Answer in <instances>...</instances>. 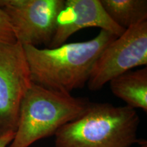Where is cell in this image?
I'll list each match as a JSON object with an SVG mask.
<instances>
[{
	"label": "cell",
	"instance_id": "6da1fadb",
	"mask_svg": "<svg viewBox=\"0 0 147 147\" xmlns=\"http://www.w3.org/2000/svg\"><path fill=\"white\" fill-rule=\"evenodd\" d=\"M117 38L112 33L100 30L93 39L53 49L23 46L32 82L68 94L81 89L87 84L101 53Z\"/></svg>",
	"mask_w": 147,
	"mask_h": 147
},
{
	"label": "cell",
	"instance_id": "7a4b0ae2",
	"mask_svg": "<svg viewBox=\"0 0 147 147\" xmlns=\"http://www.w3.org/2000/svg\"><path fill=\"white\" fill-rule=\"evenodd\" d=\"M140 117L127 106L91 102L55 134V147H130L138 142Z\"/></svg>",
	"mask_w": 147,
	"mask_h": 147
},
{
	"label": "cell",
	"instance_id": "3957f363",
	"mask_svg": "<svg viewBox=\"0 0 147 147\" xmlns=\"http://www.w3.org/2000/svg\"><path fill=\"white\" fill-rule=\"evenodd\" d=\"M91 102L32 83L20 106L17 129L8 147H29L55 136L59 129L80 117Z\"/></svg>",
	"mask_w": 147,
	"mask_h": 147
},
{
	"label": "cell",
	"instance_id": "277c9868",
	"mask_svg": "<svg viewBox=\"0 0 147 147\" xmlns=\"http://www.w3.org/2000/svg\"><path fill=\"white\" fill-rule=\"evenodd\" d=\"M32 83L23 46L0 43V136L15 134L22 100Z\"/></svg>",
	"mask_w": 147,
	"mask_h": 147
},
{
	"label": "cell",
	"instance_id": "5b68a950",
	"mask_svg": "<svg viewBox=\"0 0 147 147\" xmlns=\"http://www.w3.org/2000/svg\"><path fill=\"white\" fill-rule=\"evenodd\" d=\"M147 65V21L134 25L108 45L93 65L87 82L90 91L102 89L122 74Z\"/></svg>",
	"mask_w": 147,
	"mask_h": 147
},
{
	"label": "cell",
	"instance_id": "8992f818",
	"mask_svg": "<svg viewBox=\"0 0 147 147\" xmlns=\"http://www.w3.org/2000/svg\"><path fill=\"white\" fill-rule=\"evenodd\" d=\"M64 0H0L16 42L23 46L49 47Z\"/></svg>",
	"mask_w": 147,
	"mask_h": 147
},
{
	"label": "cell",
	"instance_id": "52a82bcc",
	"mask_svg": "<svg viewBox=\"0 0 147 147\" xmlns=\"http://www.w3.org/2000/svg\"><path fill=\"white\" fill-rule=\"evenodd\" d=\"M87 27H98L101 30L112 33L117 38L125 31L109 17L100 0H64L49 48L53 49L63 45L71 35Z\"/></svg>",
	"mask_w": 147,
	"mask_h": 147
},
{
	"label": "cell",
	"instance_id": "ba28073f",
	"mask_svg": "<svg viewBox=\"0 0 147 147\" xmlns=\"http://www.w3.org/2000/svg\"><path fill=\"white\" fill-rule=\"evenodd\" d=\"M109 83L112 93L125 102L126 106L147 113L146 67L122 74Z\"/></svg>",
	"mask_w": 147,
	"mask_h": 147
},
{
	"label": "cell",
	"instance_id": "9c48e42d",
	"mask_svg": "<svg viewBox=\"0 0 147 147\" xmlns=\"http://www.w3.org/2000/svg\"><path fill=\"white\" fill-rule=\"evenodd\" d=\"M100 2L109 17L125 30L147 21L146 0H100Z\"/></svg>",
	"mask_w": 147,
	"mask_h": 147
},
{
	"label": "cell",
	"instance_id": "30bf717a",
	"mask_svg": "<svg viewBox=\"0 0 147 147\" xmlns=\"http://www.w3.org/2000/svg\"><path fill=\"white\" fill-rule=\"evenodd\" d=\"M16 42L8 18L0 8V43L13 44Z\"/></svg>",
	"mask_w": 147,
	"mask_h": 147
},
{
	"label": "cell",
	"instance_id": "8fae6325",
	"mask_svg": "<svg viewBox=\"0 0 147 147\" xmlns=\"http://www.w3.org/2000/svg\"><path fill=\"white\" fill-rule=\"evenodd\" d=\"M14 133H9L0 136V147H8L14 138Z\"/></svg>",
	"mask_w": 147,
	"mask_h": 147
},
{
	"label": "cell",
	"instance_id": "7c38bea8",
	"mask_svg": "<svg viewBox=\"0 0 147 147\" xmlns=\"http://www.w3.org/2000/svg\"><path fill=\"white\" fill-rule=\"evenodd\" d=\"M139 147H147V142L144 140H139L138 142Z\"/></svg>",
	"mask_w": 147,
	"mask_h": 147
}]
</instances>
